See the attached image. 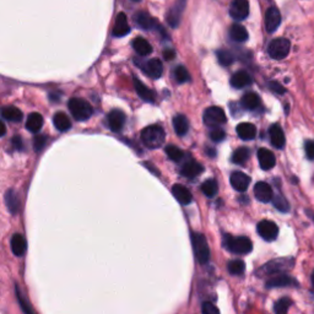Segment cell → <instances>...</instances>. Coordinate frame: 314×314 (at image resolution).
<instances>
[{
  "mask_svg": "<svg viewBox=\"0 0 314 314\" xmlns=\"http://www.w3.org/2000/svg\"><path fill=\"white\" fill-rule=\"evenodd\" d=\"M250 83H252V77L244 70L237 71L231 79V85L232 88L235 89H243L246 88V86L250 85Z\"/></svg>",
  "mask_w": 314,
  "mask_h": 314,
  "instance_id": "cell-27",
  "label": "cell"
},
{
  "mask_svg": "<svg viewBox=\"0 0 314 314\" xmlns=\"http://www.w3.org/2000/svg\"><path fill=\"white\" fill-rule=\"evenodd\" d=\"M144 69H145V73L148 74L149 76L154 77V79H158V77L162 76L163 64L160 59H150V61L146 63Z\"/></svg>",
  "mask_w": 314,
  "mask_h": 314,
  "instance_id": "cell-24",
  "label": "cell"
},
{
  "mask_svg": "<svg viewBox=\"0 0 314 314\" xmlns=\"http://www.w3.org/2000/svg\"><path fill=\"white\" fill-rule=\"evenodd\" d=\"M166 140V133L161 125L154 124L144 128L141 130V141L148 149H158L164 144Z\"/></svg>",
  "mask_w": 314,
  "mask_h": 314,
  "instance_id": "cell-1",
  "label": "cell"
},
{
  "mask_svg": "<svg viewBox=\"0 0 314 314\" xmlns=\"http://www.w3.org/2000/svg\"><path fill=\"white\" fill-rule=\"evenodd\" d=\"M254 195L256 200L262 203H269L274 198V191L270 184L265 183V182H258L254 187Z\"/></svg>",
  "mask_w": 314,
  "mask_h": 314,
  "instance_id": "cell-14",
  "label": "cell"
},
{
  "mask_svg": "<svg viewBox=\"0 0 314 314\" xmlns=\"http://www.w3.org/2000/svg\"><path fill=\"white\" fill-rule=\"evenodd\" d=\"M43 127V117L40 113L34 112L28 116L27 122H26V128L31 133H38Z\"/></svg>",
  "mask_w": 314,
  "mask_h": 314,
  "instance_id": "cell-29",
  "label": "cell"
},
{
  "mask_svg": "<svg viewBox=\"0 0 314 314\" xmlns=\"http://www.w3.org/2000/svg\"><path fill=\"white\" fill-rule=\"evenodd\" d=\"M230 15L233 20H246L249 15V3L248 0H232L230 7Z\"/></svg>",
  "mask_w": 314,
  "mask_h": 314,
  "instance_id": "cell-9",
  "label": "cell"
},
{
  "mask_svg": "<svg viewBox=\"0 0 314 314\" xmlns=\"http://www.w3.org/2000/svg\"><path fill=\"white\" fill-rule=\"evenodd\" d=\"M237 135L242 140H252L256 135V128L252 123H241L236 128Z\"/></svg>",
  "mask_w": 314,
  "mask_h": 314,
  "instance_id": "cell-28",
  "label": "cell"
},
{
  "mask_svg": "<svg viewBox=\"0 0 314 314\" xmlns=\"http://www.w3.org/2000/svg\"><path fill=\"white\" fill-rule=\"evenodd\" d=\"M269 88H270L271 91H274L275 94H279V95H282L286 92V89L283 88L282 85L276 81H270L269 82Z\"/></svg>",
  "mask_w": 314,
  "mask_h": 314,
  "instance_id": "cell-48",
  "label": "cell"
},
{
  "mask_svg": "<svg viewBox=\"0 0 314 314\" xmlns=\"http://www.w3.org/2000/svg\"><path fill=\"white\" fill-rule=\"evenodd\" d=\"M281 23V15L277 8L271 7L268 9L267 14H265V27L269 34H274L277 28H279Z\"/></svg>",
  "mask_w": 314,
  "mask_h": 314,
  "instance_id": "cell-10",
  "label": "cell"
},
{
  "mask_svg": "<svg viewBox=\"0 0 314 314\" xmlns=\"http://www.w3.org/2000/svg\"><path fill=\"white\" fill-rule=\"evenodd\" d=\"M176 56V52L173 49H166L163 52V58L166 59V61H172V59H175Z\"/></svg>",
  "mask_w": 314,
  "mask_h": 314,
  "instance_id": "cell-50",
  "label": "cell"
},
{
  "mask_svg": "<svg viewBox=\"0 0 314 314\" xmlns=\"http://www.w3.org/2000/svg\"><path fill=\"white\" fill-rule=\"evenodd\" d=\"M209 136H210V139L214 142H221V141H223V139L226 137V133H225V130L221 129L220 127H216V128H212V129L210 130Z\"/></svg>",
  "mask_w": 314,
  "mask_h": 314,
  "instance_id": "cell-43",
  "label": "cell"
},
{
  "mask_svg": "<svg viewBox=\"0 0 314 314\" xmlns=\"http://www.w3.org/2000/svg\"><path fill=\"white\" fill-rule=\"evenodd\" d=\"M27 249V242L25 237L20 233H15L11 238V250H13L14 255L22 256Z\"/></svg>",
  "mask_w": 314,
  "mask_h": 314,
  "instance_id": "cell-23",
  "label": "cell"
},
{
  "mask_svg": "<svg viewBox=\"0 0 314 314\" xmlns=\"http://www.w3.org/2000/svg\"><path fill=\"white\" fill-rule=\"evenodd\" d=\"M16 297H17V300H19V302H20V306H21V308H22L23 312L31 314L32 313L31 308L27 306V303H26L25 300H23V298H22V294H21V291H20L19 287H17V286H16Z\"/></svg>",
  "mask_w": 314,
  "mask_h": 314,
  "instance_id": "cell-47",
  "label": "cell"
},
{
  "mask_svg": "<svg viewBox=\"0 0 314 314\" xmlns=\"http://www.w3.org/2000/svg\"><path fill=\"white\" fill-rule=\"evenodd\" d=\"M134 19H135L136 25L139 26L140 28L145 30V31H148V30H154V28L157 30L158 26H160V23H158L155 19H152V17L146 13V11H139V13H136Z\"/></svg>",
  "mask_w": 314,
  "mask_h": 314,
  "instance_id": "cell-16",
  "label": "cell"
},
{
  "mask_svg": "<svg viewBox=\"0 0 314 314\" xmlns=\"http://www.w3.org/2000/svg\"><path fill=\"white\" fill-rule=\"evenodd\" d=\"M202 191L208 198H214L217 194V191H219L217 182L215 181V179H208V181H205L204 183L202 184Z\"/></svg>",
  "mask_w": 314,
  "mask_h": 314,
  "instance_id": "cell-35",
  "label": "cell"
},
{
  "mask_svg": "<svg viewBox=\"0 0 314 314\" xmlns=\"http://www.w3.org/2000/svg\"><path fill=\"white\" fill-rule=\"evenodd\" d=\"M133 48L137 54L141 56H148L152 53L151 44L142 37H137L133 41Z\"/></svg>",
  "mask_w": 314,
  "mask_h": 314,
  "instance_id": "cell-30",
  "label": "cell"
},
{
  "mask_svg": "<svg viewBox=\"0 0 314 314\" xmlns=\"http://www.w3.org/2000/svg\"><path fill=\"white\" fill-rule=\"evenodd\" d=\"M306 212H307V215H310V217H312L313 221H314V214H313V211H310V210H306Z\"/></svg>",
  "mask_w": 314,
  "mask_h": 314,
  "instance_id": "cell-52",
  "label": "cell"
},
{
  "mask_svg": "<svg viewBox=\"0 0 314 314\" xmlns=\"http://www.w3.org/2000/svg\"><path fill=\"white\" fill-rule=\"evenodd\" d=\"M304 151L308 160H314V140H308L304 144Z\"/></svg>",
  "mask_w": 314,
  "mask_h": 314,
  "instance_id": "cell-46",
  "label": "cell"
},
{
  "mask_svg": "<svg viewBox=\"0 0 314 314\" xmlns=\"http://www.w3.org/2000/svg\"><path fill=\"white\" fill-rule=\"evenodd\" d=\"M204 119V124L209 128H216L221 127L227 122L226 113L223 112L222 108L220 107H210V108H206L203 116Z\"/></svg>",
  "mask_w": 314,
  "mask_h": 314,
  "instance_id": "cell-7",
  "label": "cell"
},
{
  "mask_svg": "<svg viewBox=\"0 0 314 314\" xmlns=\"http://www.w3.org/2000/svg\"><path fill=\"white\" fill-rule=\"evenodd\" d=\"M166 154H167V156L171 158L172 161H175V162H179V161L183 160V157H184V152L175 145L167 146Z\"/></svg>",
  "mask_w": 314,
  "mask_h": 314,
  "instance_id": "cell-39",
  "label": "cell"
},
{
  "mask_svg": "<svg viewBox=\"0 0 314 314\" xmlns=\"http://www.w3.org/2000/svg\"><path fill=\"white\" fill-rule=\"evenodd\" d=\"M185 4H187V0H178V2L176 3L175 7L168 11L166 19H167V22L169 23L171 27L173 28L178 27L179 22H181L182 13H183V10L185 8Z\"/></svg>",
  "mask_w": 314,
  "mask_h": 314,
  "instance_id": "cell-11",
  "label": "cell"
},
{
  "mask_svg": "<svg viewBox=\"0 0 314 314\" xmlns=\"http://www.w3.org/2000/svg\"><path fill=\"white\" fill-rule=\"evenodd\" d=\"M230 36H231L233 41L239 42V43L246 42L248 40V32L246 27H243L242 25H238V23H235V25L231 26V28H230Z\"/></svg>",
  "mask_w": 314,
  "mask_h": 314,
  "instance_id": "cell-34",
  "label": "cell"
},
{
  "mask_svg": "<svg viewBox=\"0 0 314 314\" xmlns=\"http://www.w3.org/2000/svg\"><path fill=\"white\" fill-rule=\"evenodd\" d=\"M5 204L8 206V210L11 212L13 215H16L19 212L20 209V198L19 194L16 193L14 189H8L5 193Z\"/></svg>",
  "mask_w": 314,
  "mask_h": 314,
  "instance_id": "cell-25",
  "label": "cell"
},
{
  "mask_svg": "<svg viewBox=\"0 0 314 314\" xmlns=\"http://www.w3.org/2000/svg\"><path fill=\"white\" fill-rule=\"evenodd\" d=\"M290 50H291V42L287 38H276V40L271 41L268 47L269 55L275 61L285 59L290 54Z\"/></svg>",
  "mask_w": 314,
  "mask_h": 314,
  "instance_id": "cell-6",
  "label": "cell"
},
{
  "mask_svg": "<svg viewBox=\"0 0 314 314\" xmlns=\"http://www.w3.org/2000/svg\"><path fill=\"white\" fill-rule=\"evenodd\" d=\"M289 286H298V282L291 276L285 274L274 275L267 281L268 289H275V287H289Z\"/></svg>",
  "mask_w": 314,
  "mask_h": 314,
  "instance_id": "cell-12",
  "label": "cell"
},
{
  "mask_svg": "<svg viewBox=\"0 0 314 314\" xmlns=\"http://www.w3.org/2000/svg\"><path fill=\"white\" fill-rule=\"evenodd\" d=\"M134 88H135L136 94L139 95V97L141 98L144 102L148 103H154L156 100V95L152 91L151 89H149L145 83L140 81L137 77H134Z\"/></svg>",
  "mask_w": 314,
  "mask_h": 314,
  "instance_id": "cell-15",
  "label": "cell"
},
{
  "mask_svg": "<svg viewBox=\"0 0 314 314\" xmlns=\"http://www.w3.org/2000/svg\"><path fill=\"white\" fill-rule=\"evenodd\" d=\"M202 312L204 314H217L220 313L219 308H217L215 304H212L211 302H204L202 306Z\"/></svg>",
  "mask_w": 314,
  "mask_h": 314,
  "instance_id": "cell-44",
  "label": "cell"
},
{
  "mask_svg": "<svg viewBox=\"0 0 314 314\" xmlns=\"http://www.w3.org/2000/svg\"><path fill=\"white\" fill-rule=\"evenodd\" d=\"M130 32V27L128 25L127 16L124 13H119L117 16L115 28H113V36L115 37H124Z\"/></svg>",
  "mask_w": 314,
  "mask_h": 314,
  "instance_id": "cell-21",
  "label": "cell"
},
{
  "mask_svg": "<svg viewBox=\"0 0 314 314\" xmlns=\"http://www.w3.org/2000/svg\"><path fill=\"white\" fill-rule=\"evenodd\" d=\"M250 156V151L247 148H239L233 152L232 155V162L237 164H243L248 161Z\"/></svg>",
  "mask_w": 314,
  "mask_h": 314,
  "instance_id": "cell-36",
  "label": "cell"
},
{
  "mask_svg": "<svg viewBox=\"0 0 314 314\" xmlns=\"http://www.w3.org/2000/svg\"><path fill=\"white\" fill-rule=\"evenodd\" d=\"M173 128H175L177 135H187V133L189 131V121H188V118L184 115L175 116V118H173Z\"/></svg>",
  "mask_w": 314,
  "mask_h": 314,
  "instance_id": "cell-26",
  "label": "cell"
},
{
  "mask_svg": "<svg viewBox=\"0 0 314 314\" xmlns=\"http://www.w3.org/2000/svg\"><path fill=\"white\" fill-rule=\"evenodd\" d=\"M69 110H70L71 116L76 119V121H86L94 113V108L88 101L82 100V98L74 97L69 101L68 103Z\"/></svg>",
  "mask_w": 314,
  "mask_h": 314,
  "instance_id": "cell-5",
  "label": "cell"
},
{
  "mask_svg": "<svg viewBox=\"0 0 314 314\" xmlns=\"http://www.w3.org/2000/svg\"><path fill=\"white\" fill-rule=\"evenodd\" d=\"M258 161L260 167H262L264 171H269L275 166L276 163V158L275 155L268 149H259L258 150Z\"/></svg>",
  "mask_w": 314,
  "mask_h": 314,
  "instance_id": "cell-19",
  "label": "cell"
},
{
  "mask_svg": "<svg viewBox=\"0 0 314 314\" xmlns=\"http://www.w3.org/2000/svg\"><path fill=\"white\" fill-rule=\"evenodd\" d=\"M271 202H273L274 206L279 211H281V212H289L290 204H289V202H287V200L285 199V196L280 195V194H279V195H275L274 198H273V200H271Z\"/></svg>",
  "mask_w": 314,
  "mask_h": 314,
  "instance_id": "cell-42",
  "label": "cell"
},
{
  "mask_svg": "<svg viewBox=\"0 0 314 314\" xmlns=\"http://www.w3.org/2000/svg\"><path fill=\"white\" fill-rule=\"evenodd\" d=\"M53 123H54V127L59 131H67L71 128L70 119H69V117L64 112L55 113L54 117H53Z\"/></svg>",
  "mask_w": 314,
  "mask_h": 314,
  "instance_id": "cell-32",
  "label": "cell"
},
{
  "mask_svg": "<svg viewBox=\"0 0 314 314\" xmlns=\"http://www.w3.org/2000/svg\"><path fill=\"white\" fill-rule=\"evenodd\" d=\"M107 119H108V125L110 130L117 133V131H121L123 129L125 121H127V117H125V115L122 112V110L113 109L108 113Z\"/></svg>",
  "mask_w": 314,
  "mask_h": 314,
  "instance_id": "cell-13",
  "label": "cell"
},
{
  "mask_svg": "<svg viewBox=\"0 0 314 314\" xmlns=\"http://www.w3.org/2000/svg\"><path fill=\"white\" fill-rule=\"evenodd\" d=\"M5 133H7V129H5L4 123H2V136H4Z\"/></svg>",
  "mask_w": 314,
  "mask_h": 314,
  "instance_id": "cell-51",
  "label": "cell"
},
{
  "mask_svg": "<svg viewBox=\"0 0 314 314\" xmlns=\"http://www.w3.org/2000/svg\"><path fill=\"white\" fill-rule=\"evenodd\" d=\"M11 144H13V146L15 149H16V150H19V151L23 150V142H22V139H21L20 136H17V135L14 136Z\"/></svg>",
  "mask_w": 314,
  "mask_h": 314,
  "instance_id": "cell-49",
  "label": "cell"
},
{
  "mask_svg": "<svg viewBox=\"0 0 314 314\" xmlns=\"http://www.w3.org/2000/svg\"><path fill=\"white\" fill-rule=\"evenodd\" d=\"M256 231H258L259 236L264 239V241L271 242L277 238V235H279V227H277L276 223L273 222V221L263 220L260 221L258 226H256Z\"/></svg>",
  "mask_w": 314,
  "mask_h": 314,
  "instance_id": "cell-8",
  "label": "cell"
},
{
  "mask_svg": "<svg viewBox=\"0 0 314 314\" xmlns=\"http://www.w3.org/2000/svg\"><path fill=\"white\" fill-rule=\"evenodd\" d=\"M310 280H312V285L314 287V270H313V273H312V276H310Z\"/></svg>",
  "mask_w": 314,
  "mask_h": 314,
  "instance_id": "cell-53",
  "label": "cell"
},
{
  "mask_svg": "<svg viewBox=\"0 0 314 314\" xmlns=\"http://www.w3.org/2000/svg\"><path fill=\"white\" fill-rule=\"evenodd\" d=\"M203 172H204V167H203V164L196 162V161L194 160H190L188 161L187 163H184L181 169V175L183 176V177L189 179L198 177V176L202 175Z\"/></svg>",
  "mask_w": 314,
  "mask_h": 314,
  "instance_id": "cell-18",
  "label": "cell"
},
{
  "mask_svg": "<svg viewBox=\"0 0 314 314\" xmlns=\"http://www.w3.org/2000/svg\"><path fill=\"white\" fill-rule=\"evenodd\" d=\"M230 182H231V185L236 190L243 193L249 187L250 177L243 172H233L231 178H230Z\"/></svg>",
  "mask_w": 314,
  "mask_h": 314,
  "instance_id": "cell-17",
  "label": "cell"
},
{
  "mask_svg": "<svg viewBox=\"0 0 314 314\" xmlns=\"http://www.w3.org/2000/svg\"><path fill=\"white\" fill-rule=\"evenodd\" d=\"M291 304H292V301L290 300V298H287V297L280 298V300L275 303L274 312L277 314H285L287 313V310H289V308Z\"/></svg>",
  "mask_w": 314,
  "mask_h": 314,
  "instance_id": "cell-41",
  "label": "cell"
},
{
  "mask_svg": "<svg viewBox=\"0 0 314 314\" xmlns=\"http://www.w3.org/2000/svg\"><path fill=\"white\" fill-rule=\"evenodd\" d=\"M269 135H270V141L273 144L274 148L276 149H282L286 144L285 134L283 130L281 129L280 125L274 124L271 125L270 129H269Z\"/></svg>",
  "mask_w": 314,
  "mask_h": 314,
  "instance_id": "cell-20",
  "label": "cell"
},
{
  "mask_svg": "<svg viewBox=\"0 0 314 314\" xmlns=\"http://www.w3.org/2000/svg\"><path fill=\"white\" fill-rule=\"evenodd\" d=\"M46 136L44 135H37L34 139V149L35 151H41L42 149L44 148V145H46Z\"/></svg>",
  "mask_w": 314,
  "mask_h": 314,
  "instance_id": "cell-45",
  "label": "cell"
},
{
  "mask_svg": "<svg viewBox=\"0 0 314 314\" xmlns=\"http://www.w3.org/2000/svg\"><path fill=\"white\" fill-rule=\"evenodd\" d=\"M223 246L230 252L236 254H248L253 250V243L248 237H232L230 235H225L223 237Z\"/></svg>",
  "mask_w": 314,
  "mask_h": 314,
  "instance_id": "cell-3",
  "label": "cell"
},
{
  "mask_svg": "<svg viewBox=\"0 0 314 314\" xmlns=\"http://www.w3.org/2000/svg\"><path fill=\"white\" fill-rule=\"evenodd\" d=\"M242 106L249 110L256 109L260 106V97L255 92H248L242 97Z\"/></svg>",
  "mask_w": 314,
  "mask_h": 314,
  "instance_id": "cell-33",
  "label": "cell"
},
{
  "mask_svg": "<svg viewBox=\"0 0 314 314\" xmlns=\"http://www.w3.org/2000/svg\"><path fill=\"white\" fill-rule=\"evenodd\" d=\"M295 260L292 258H280L274 259L271 262L267 263L260 270L258 274L262 275H277V274H285L289 270L294 268Z\"/></svg>",
  "mask_w": 314,
  "mask_h": 314,
  "instance_id": "cell-4",
  "label": "cell"
},
{
  "mask_svg": "<svg viewBox=\"0 0 314 314\" xmlns=\"http://www.w3.org/2000/svg\"><path fill=\"white\" fill-rule=\"evenodd\" d=\"M131 2H134V3H137V2H140V0H131Z\"/></svg>",
  "mask_w": 314,
  "mask_h": 314,
  "instance_id": "cell-54",
  "label": "cell"
},
{
  "mask_svg": "<svg viewBox=\"0 0 314 314\" xmlns=\"http://www.w3.org/2000/svg\"><path fill=\"white\" fill-rule=\"evenodd\" d=\"M227 269H229V273L231 275H242L246 270V264H244L243 260H231L227 265Z\"/></svg>",
  "mask_w": 314,
  "mask_h": 314,
  "instance_id": "cell-38",
  "label": "cell"
},
{
  "mask_svg": "<svg viewBox=\"0 0 314 314\" xmlns=\"http://www.w3.org/2000/svg\"><path fill=\"white\" fill-rule=\"evenodd\" d=\"M217 55V61L222 67H230V65L233 64V62H235V56L230 50L226 49H220L216 52Z\"/></svg>",
  "mask_w": 314,
  "mask_h": 314,
  "instance_id": "cell-37",
  "label": "cell"
},
{
  "mask_svg": "<svg viewBox=\"0 0 314 314\" xmlns=\"http://www.w3.org/2000/svg\"><path fill=\"white\" fill-rule=\"evenodd\" d=\"M191 246L195 258L202 265H206L210 260V248L205 236L198 232H191Z\"/></svg>",
  "mask_w": 314,
  "mask_h": 314,
  "instance_id": "cell-2",
  "label": "cell"
},
{
  "mask_svg": "<svg viewBox=\"0 0 314 314\" xmlns=\"http://www.w3.org/2000/svg\"><path fill=\"white\" fill-rule=\"evenodd\" d=\"M2 117L3 119H5V121L17 123V122H21V119H22V112H21L19 108H16V107L8 106L3 108Z\"/></svg>",
  "mask_w": 314,
  "mask_h": 314,
  "instance_id": "cell-31",
  "label": "cell"
},
{
  "mask_svg": "<svg viewBox=\"0 0 314 314\" xmlns=\"http://www.w3.org/2000/svg\"><path fill=\"white\" fill-rule=\"evenodd\" d=\"M175 79L178 83H185L190 81L189 71H188L183 65H178L175 70Z\"/></svg>",
  "mask_w": 314,
  "mask_h": 314,
  "instance_id": "cell-40",
  "label": "cell"
},
{
  "mask_svg": "<svg viewBox=\"0 0 314 314\" xmlns=\"http://www.w3.org/2000/svg\"><path fill=\"white\" fill-rule=\"evenodd\" d=\"M172 193L175 195V198L181 203L182 205H188L190 204L191 200H193V195L189 191L188 188H185L182 184H175L172 187Z\"/></svg>",
  "mask_w": 314,
  "mask_h": 314,
  "instance_id": "cell-22",
  "label": "cell"
}]
</instances>
